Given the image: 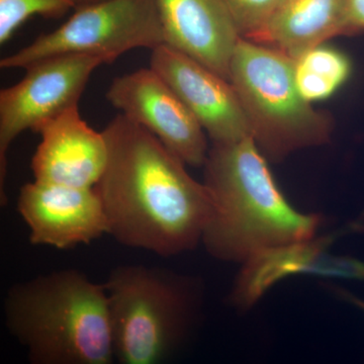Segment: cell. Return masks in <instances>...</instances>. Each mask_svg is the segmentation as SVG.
<instances>
[{
	"label": "cell",
	"instance_id": "6da1fadb",
	"mask_svg": "<svg viewBox=\"0 0 364 364\" xmlns=\"http://www.w3.org/2000/svg\"><path fill=\"white\" fill-rule=\"evenodd\" d=\"M107 167L95 188L109 234L127 247L173 256L202 242L210 219L205 184L147 130L124 114L105 127Z\"/></svg>",
	"mask_w": 364,
	"mask_h": 364
},
{
	"label": "cell",
	"instance_id": "7a4b0ae2",
	"mask_svg": "<svg viewBox=\"0 0 364 364\" xmlns=\"http://www.w3.org/2000/svg\"><path fill=\"white\" fill-rule=\"evenodd\" d=\"M252 138L213 144L205 167L212 202L202 243L218 259L244 262L264 249L317 236L323 217L294 208Z\"/></svg>",
	"mask_w": 364,
	"mask_h": 364
},
{
	"label": "cell",
	"instance_id": "3957f363",
	"mask_svg": "<svg viewBox=\"0 0 364 364\" xmlns=\"http://www.w3.org/2000/svg\"><path fill=\"white\" fill-rule=\"evenodd\" d=\"M9 332L33 364H112L114 343L105 284L74 269L11 287L4 303Z\"/></svg>",
	"mask_w": 364,
	"mask_h": 364
},
{
	"label": "cell",
	"instance_id": "277c9868",
	"mask_svg": "<svg viewBox=\"0 0 364 364\" xmlns=\"http://www.w3.org/2000/svg\"><path fill=\"white\" fill-rule=\"evenodd\" d=\"M229 81L251 138L267 159L280 161L331 139V116L314 109L299 95L294 60L284 53L240 38L230 64Z\"/></svg>",
	"mask_w": 364,
	"mask_h": 364
},
{
	"label": "cell",
	"instance_id": "5b68a950",
	"mask_svg": "<svg viewBox=\"0 0 364 364\" xmlns=\"http://www.w3.org/2000/svg\"><path fill=\"white\" fill-rule=\"evenodd\" d=\"M105 287L119 363H161L188 334L196 301L186 277L144 265H122L112 270Z\"/></svg>",
	"mask_w": 364,
	"mask_h": 364
},
{
	"label": "cell",
	"instance_id": "8992f818",
	"mask_svg": "<svg viewBox=\"0 0 364 364\" xmlns=\"http://www.w3.org/2000/svg\"><path fill=\"white\" fill-rule=\"evenodd\" d=\"M163 44L154 0H100L78 6L56 30L0 58V71L63 55H90L112 63L133 50H154Z\"/></svg>",
	"mask_w": 364,
	"mask_h": 364
},
{
	"label": "cell",
	"instance_id": "52a82bcc",
	"mask_svg": "<svg viewBox=\"0 0 364 364\" xmlns=\"http://www.w3.org/2000/svg\"><path fill=\"white\" fill-rule=\"evenodd\" d=\"M105 64L100 57L63 55L26 66L21 80L0 90V144L9 151L26 131L40 129L62 112L77 107L93 72Z\"/></svg>",
	"mask_w": 364,
	"mask_h": 364
},
{
	"label": "cell",
	"instance_id": "ba28073f",
	"mask_svg": "<svg viewBox=\"0 0 364 364\" xmlns=\"http://www.w3.org/2000/svg\"><path fill=\"white\" fill-rule=\"evenodd\" d=\"M107 98L184 164L203 166L210 150L207 134L176 91L153 69H139L114 78Z\"/></svg>",
	"mask_w": 364,
	"mask_h": 364
},
{
	"label": "cell",
	"instance_id": "9c48e42d",
	"mask_svg": "<svg viewBox=\"0 0 364 364\" xmlns=\"http://www.w3.org/2000/svg\"><path fill=\"white\" fill-rule=\"evenodd\" d=\"M18 210L33 245L66 250L109 234L104 203L95 188L28 182L21 188Z\"/></svg>",
	"mask_w": 364,
	"mask_h": 364
},
{
	"label": "cell",
	"instance_id": "30bf717a",
	"mask_svg": "<svg viewBox=\"0 0 364 364\" xmlns=\"http://www.w3.org/2000/svg\"><path fill=\"white\" fill-rule=\"evenodd\" d=\"M150 68L176 91L213 144L251 138L247 119L228 79L164 44L152 50Z\"/></svg>",
	"mask_w": 364,
	"mask_h": 364
},
{
	"label": "cell",
	"instance_id": "8fae6325",
	"mask_svg": "<svg viewBox=\"0 0 364 364\" xmlns=\"http://www.w3.org/2000/svg\"><path fill=\"white\" fill-rule=\"evenodd\" d=\"M31 168L33 181L95 188L107 162L104 133L93 130L73 107L46 123Z\"/></svg>",
	"mask_w": 364,
	"mask_h": 364
},
{
	"label": "cell",
	"instance_id": "7c38bea8",
	"mask_svg": "<svg viewBox=\"0 0 364 364\" xmlns=\"http://www.w3.org/2000/svg\"><path fill=\"white\" fill-rule=\"evenodd\" d=\"M165 44L229 80L240 36L221 0H154Z\"/></svg>",
	"mask_w": 364,
	"mask_h": 364
},
{
	"label": "cell",
	"instance_id": "4fadbf2b",
	"mask_svg": "<svg viewBox=\"0 0 364 364\" xmlns=\"http://www.w3.org/2000/svg\"><path fill=\"white\" fill-rule=\"evenodd\" d=\"M345 36V0H282L264 28L249 41L294 59Z\"/></svg>",
	"mask_w": 364,
	"mask_h": 364
},
{
	"label": "cell",
	"instance_id": "5bb4252c",
	"mask_svg": "<svg viewBox=\"0 0 364 364\" xmlns=\"http://www.w3.org/2000/svg\"><path fill=\"white\" fill-rule=\"evenodd\" d=\"M336 234L264 249L244 261L231 294L240 309H250L279 280L294 274H308L316 258L327 250Z\"/></svg>",
	"mask_w": 364,
	"mask_h": 364
},
{
	"label": "cell",
	"instance_id": "9a60e30c",
	"mask_svg": "<svg viewBox=\"0 0 364 364\" xmlns=\"http://www.w3.org/2000/svg\"><path fill=\"white\" fill-rule=\"evenodd\" d=\"M293 60L294 83L299 95L310 104L331 97L351 75L350 59L324 44L311 48Z\"/></svg>",
	"mask_w": 364,
	"mask_h": 364
},
{
	"label": "cell",
	"instance_id": "2e32d148",
	"mask_svg": "<svg viewBox=\"0 0 364 364\" xmlns=\"http://www.w3.org/2000/svg\"><path fill=\"white\" fill-rule=\"evenodd\" d=\"M71 7V0H0V47L28 18L62 16Z\"/></svg>",
	"mask_w": 364,
	"mask_h": 364
},
{
	"label": "cell",
	"instance_id": "e0dca14e",
	"mask_svg": "<svg viewBox=\"0 0 364 364\" xmlns=\"http://www.w3.org/2000/svg\"><path fill=\"white\" fill-rule=\"evenodd\" d=\"M239 36L251 40L264 28L282 0H221Z\"/></svg>",
	"mask_w": 364,
	"mask_h": 364
},
{
	"label": "cell",
	"instance_id": "ac0fdd59",
	"mask_svg": "<svg viewBox=\"0 0 364 364\" xmlns=\"http://www.w3.org/2000/svg\"><path fill=\"white\" fill-rule=\"evenodd\" d=\"M309 274L327 277L364 279V262L344 256H332L323 252L311 265Z\"/></svg>",
	"mask_w": 364,
	"mask_h": 364
},
{
	"label": "cell",
	"instance_id": "d6986e66",
	"mask_svg": "<svg viewBox=\"0 0 364 364\" xmlns=\"http://www.w3.org/2000/svg\"><path fill=\"white\" fill-rule=\"evenodd\" d=\"M364 33V0H345V36Z\"/></svg>",
	"mask_w": 364,
	"mask_h": 364
},
{
	"label": "cell",
	"instance_id": "ffe728a7",
	"mask_svg": "<svg viewBox=\"0 0 364 364\" xmlns=\"http://www.w3.org/2000/svg\"><path fill=\"white\" fill-rule=\"evenodd\" d=\"M6 151L2 148L1 144H0V208H4L7 202L6 193Z\"/></svg>",
	"mask_w": 364,
	"mask_h": 364
},
{
	"label": "cell",
	"instance_id": "44dd1931",
	"mask_svg": "<svg viewBox=\"0 0 364 364\" xmlns=\"http://www.w3.org/2000/svg\"><path fill=\"white\" fill-rule=\"evenodd\" d=\"M335 291H336L337 294L341 296L342 299H344L345 301H348V303L352 304V305L358 306V308L361 309V310L364 311V301L363 299L358 298V296H354L348 291H344V289H335Z\"/></svg>",
	"mask_w": 364,
	"mask_h": 364
},
{
	"label": "cell",
	"instance_id": "7402d4cb",
	"mask_svg": "<svg viewBox=\"0 0 364 364\" xmlns=\"http://www.w3.org/2000/svg\"><path fill=\"white\" fill-rule=\"evenodd\" d=\"M74 6H85V4H92V2L100 1V0H71Z\"/></svg>",
	"mask_w": 364,
	"mask_h": 364
}]
</instances>
